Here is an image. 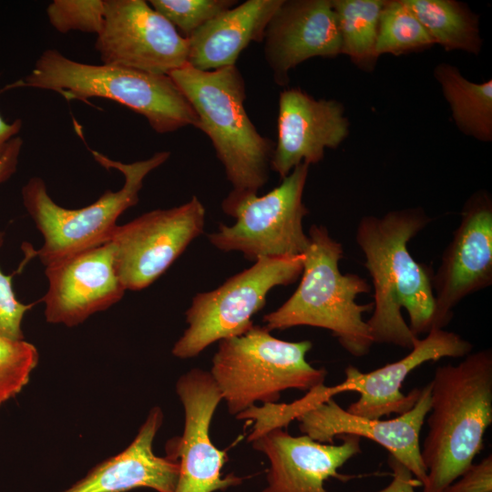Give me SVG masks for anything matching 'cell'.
<instances>
[{
	"label": "cell",
	"instance_id": "cell-14",
	"mask_svg": "<svg viewBox=\"0 0 492 492\" xmlns=\"http://www.w3.org/2000/svg\"><path fill=\"white\" fill-rule=\"evenodd\" d=\"M46 320L67 327L107 310L121 300L126 291L118 275L110 241L46 266Z\"/></svg>",
	"mask_w": 492,
	"mask_h": 492
},
{
	"label": "cell",
	"instance_id": "cell-19",
	"mask_svg": "<svg viewBox=\"0 0 492 492\" xmlns=\"http://www.w3.org/2000/svg\"><path fill=\"white\" fill-rule=\"evenodd\" d=\"M339 437L340 445L324 444L274 428L250 440L270 461L267 486L261 492H326L324 481L342 478L338 469L361 453L360 437Z\"/></svg>",
	"mask_w": 492,
	"mask_h": 492
},
{
	"label": "cell",
	"instance_id": "cell-3",
	"mask_svg": "<svg viewBox=\"0 0 492 492\" xmlns=\"http://www.w3.org/2000/svg\"><path fill=\"white\" fill-rule=\"evenodd\" d=\"M19 87L55 91L67 101L111 99L143 116L159 134L187 126L199 128L200 125L190 103L169 76L121 66L81 63L53 48L42 53L28 75L3 90Z\"/></svg>",
	"mask_w": 492,
	"mask_h": 492
},
{
	"label": "cell",
	"instance_id": "cell-9",
	"mask_svg": "<svg viewBox=\"0 0 492 492\" xmlns=\"http://www.w3.org/2000/svg\"><path fill=\"white\" fill-rule=\"evenodd\" d=\"M302 268L303 254L261 258L218 288L197 293L186 311L188 327L172 354L192 358L215 342L245 333L254 325L251 319L265 305L268 293L296 282Z\"/></svg>",
	"mask_w": 492,
	"mask_h": 492
},
{
	"label": "cell",
	"instance_id": "cell-25",
	"mask_svg": "<svg viewBox=\"0 0 492 492\" xmlns=\"http://www.w3.org/2000/svg\"><path fill=\"white\" fill-rule=\"evenodd\" d=\"M435 45L404 0H386L381 10L375 52L400 56Z\"/></svg>",
	"mask_w": 492,
	"mask_h": 492
},
{
	"label": "cell",
	"instance_id": "cell-8",
	"mask_svg": "<svg viewBox=\"0 0 492 492\" xmlns=\"http://www.w3.org/2000/svg\"><path fill=\"white\" fill-rule=\"evenodd\" d=\"M308 170V164H299L262 196L232 190L221 209L236 221L231 226L220 224L208 235L209 241L221 251H240L253 261L303 254L309 245L302 228L309 212L302 201Z\"/></svg>",
	"mask_w": 492,
	"mask_h": 492
},
{
	"label": "cell",
	"instance_id": "cell-7",
	"mask_svg": "<svg viewBox=\"0 0 492 492\" xmlns=\"http://www.w3.org/2000/svg\"><path fill=\"white\" fill-rule=\"evenodd\" d=\"M90 151L98 164L124 175L125 182L119 190H106L88 206L67 209L51 199L41 178H31L22 189L23 204L44 238L43 246L35 254L46 267L108 241L118 217L138 202L147 175L170 155L169 151H159L144 160L123 163L94 149Z\"/></svg>",
	"mask_w": 492,
	"mask_h": 492
},
{
	"label": "cell",
	"instance_id": "cell-16",
	"mask_svg": "<svg viewBox=\"0 0 492 492\" xmlns=\"http://www.w3.org/2000/svg\"><path fill=\"white\" fill-rule=\"evenodd\" d=\"M473 345L459 334L432 327L423 339H417L410 353L402 359L368 373L349 364L342 383L345 392H357L360 397L347 411L360 416L381 419L384 415H402L418 400L421 389L414 388L405 395L401 388L408 374L429 361L445 357H465Z\"/></svg>",
	"mask_w": 492,
	"mask_h": 492
},
{
	"label": "cell",
	"instance_id": "cell-1",
	"mask_svg": "<svg viewBox=\"0 0 492 492\" xmlns=\"http://www.w3.org/2000/svg\"><path fill=\"white\" fill-rule=\"evenodd\" d=\"M431 218L422 208L364 216L355 241L374 290L373 314L366 321L374 343L412 349L418 334L432 328L435 313L432 268L417 262L408 242Z\"/></svg>",
	"mask_w": 492,
	"mask_h": 492
},
{
	"label": "cell",
	"instance_id": "cell-23",
	"mask_svg": "<svg viewBox=\"0 0 492 492\" xmlns=\"http://www.w3.org/2000/svg\"><path fill=\"white\" fill-rule=\"evenodd\" d=\"M435 44L446 51L478 55L482 48L478 17L454 0H404Z\"/></svg>",
	"mask_w": 492,
	"mask_h": 492
},
{
	"label": "cell",
	"instance_id": "cell-30",
	"mask_svg": "<svg viewBox=\"0 0 492 492\" xmlns=\"http://www.w3.org/2000/svg\"><path fill=\"white\" fill-rule=\"evenodd\" d=\"M5 233L0 230V248L4 244ZM33 304H26L16 299L12 276L5 275L0 269V336L22 340V321Z\"/></svg>",
	"mask_w": 492,
	"mask_h": 492
},
{
	"label": "cell",
	"instance_id": "cell-24",
	"mask_svg": "<svg viewBox=\"0 0 492 492\" xmlns=\"http://www.w3.org/2000/svg\"><path fill=\"white\" fill-rule=\"evenodd\" d=\"M385 0H332L341 38V54L360 69L372 71L378 56L375 45Z\"/></svg>",
	"mask_w": 492,
	"mask_h": 492
},
{
	"label": "cell",
	"instance_id": "cell-21",
	"mask_svg": "<svg viewBox=\"0 0 492 492\" xmlns=\"http://www.w3.org/2000/svg\"><path fill=\"white\" fill-rule=\"evenodd\" d=\"M282 0H247L223 11L188 39V64L210 71L235 66L243 49L261 42L266 26Z\"/></svg>",
	"mask_w": 492,
	"mask_h": 492
},
{
	"label": "cell",
	"instance_id": "cell-27",
	"mask_svg": "<svg viewBox=\"0 0 492 492\" xmlns=\"http://www.w3.org/2000/svg\"><path fill=\"white\" fill-rule=\"evenodd\" d=\"M38 360L34 344L0 336V406L27 384Z\"/></svg>",
	"mask_w": 492,
	"mask_h": 492
},
{
	"label": "cell",
	"instance_id": "cell-11",
	"mask_svg": "<svg viewBox=\"0 0 492 492\" xmlns=\"http://www.w3.org/2000/svg\"><path fill=\"white\" fill-rule=\"evenodd\" d=\"M96 50L103 64L169 76L188 63L189 42L144 0H104Z\"/></svg>",
	"mask_w": 492,
	"mask_h": 492
},
{
	"label": "cell",
	"instance_id": "cell-4",
	"mask_svg": "<svg viewBox=\"0 0 492 492\" xmlns=\"http://www.w3.org/2000/svg\"><path fill=\"white\" fill-rule=\"evenodd\" d=\"M308 237L299 286L279 308L263 316L264 327L270 332L302 325L327 329L350 354L365 356L374 342L363 313L374 306L359 304L356 298L370 292L371 287L358 274L340 272L343 244L324 226L313 224Z\"/></svg>",
	"mask_w": 492,
	"mask_h": 492
},
{
	"label": "cell",
	"instance_id": "cell-20",
	"mask_svg": "<svg viewBox=\"0 0 492 492\" xmlns=\"http://www.w3.org/2000/svg\"><path fill=\"white\" fill-rule=\"evenodd\" d=\"M162 421L161 409L153 407L128 447L97 465L62 492H127L138 487L174 492L179 474L178 461L153 451Z\"/></svg>",
	"mask_w": 492,
	"mask_h": 492
},
{
	"label": "cell",
	"instance_id": "cell-5",
	"mask_svg": "<svg viewBox=\"0 0 492 492\" xmlns=\"http://www.w3.org/2000/svg\"><path fill=\"white\" fill-rule=\"evenodd\" d=\"M196 112L234 190L258 193L269 180L274 142L244 108L246 85L236 66L202 71L188 63L169 75Z\"/></svg>",
	"mask_w": 492,
	"mask_h": 492
},
{
	"label": "cell",
	"instance_id": "cell-28",
	"mask_svg": "<svg viewBox=\"0 0 492 492\" xmlns=\"http://www.w3.org/2000/svg\"><path fill=\"white\" fill-rule=\"evenodd\" d=\"M233 0H150V6L165 17L184 38L215 16L237 5Z\"/></svg>",
	"mask_w": 492,
	"mask_h": 492
},
{
	"label": "cell",
	"instance_id": "cell-15",
	"mask_svg": "<svg viewBox=\"0 0 492 492\" xmlns=\"http://www.w3.org/2000/svg\"><path fill=\"white\" fill-rule=\"evenodd\" d=\"M430 405L431 387L428 384L421 389L418 400L409 411L392 419L354 415L330 398L307 409L297 420L300 431L320 443L333 444L334 437L351 435L379 444L423 486L426 469L421 457L419 437Z\"/></svg>",
	"mask_w": 492,
	"mask_h": 492
},
{
	"label": "cell",
	"instance_id": "cell-2",
	"mask_svg": "<svg viewBox=\"0 0 492 492\" xmlns=\"http://www.w3.org/2000/svg\"><path fill=\"white\" fill-rule=\"evenodd\" d=\"M429 384L422 492H443L473 464L492 423L491 349L470 353L457 364L438 366Z\"/></svg>",
	"mask_w": 492,
	"mask_h": 492
},
{
	"label": "cell",
	"instance_id": "cell-32",
	"mask_svg": "<svg viewBox=\"0 0 492 492\" xmlns=\"http://www.w3.org/2000/svg\"><path fill=\"white\" fill-rule=\"evenodd\" d=\"M387 462L393 473L392 481L376 492H415V486H418L420 483L416 479H413L412 473L390 455Z\"/></svg>",
	"mask_w": 492,
	"mask_h": 492
},
{
	"label": "cell",
	"instance_id": "cell-12",
	"mask_svg": "<svg viewBox=\"0 0 492 492\" xmlns=\"http://www.w3.org/2000/svg\"><path fill=\"white\" fill-rule=\"evenodd\" d=\"M492 284V199L478 190L465 202L458 227L433 276L432 327L444 328L453 309L468 295Z\"/></svg>",
	"mask_w": 492,
	"mask_h": 492
},
{
	"label": "cell",
	"instance_id": "cell-13",
	"mask_svg": "<svg viewBox=\"0 0 492 492\" xmlns=\"http://www.w3.org/2000/svg\"><path fill=\"white\" fill-rule=\"evenodd\" d=\"M176 392L184 408V430L170 457L179 466L174 492H214L241 483L234 474L221 476L227 461L224 450L211 442L210 427L222 400L210 372L191 369L177 381Z\"/></svg>",
	"mask_w": 492,
	"mask_h": 492
},
{
	"label": "cell",
	"instance_id": "cell-18",
	"mask_svg": "<svg viewBox=\"0 0 492 492\" xmlns=\"http://www.w3.org/2000/svg\"><path fill=\"white\" fill-rule=\"evenodd\" d=\"M264 56L279 86L289 71L315 57L341 54V38L332 0H282L264 33Z\"/></svg>",
	"mask_w": 492,
	"mask_h": 492
},
{
	"label": "cell",
	"instance_id": "cell-33",
	"mask_svg": "<svg viewBox=\"0 0 492 492\" xmlns=\"http://www.w3.org/2000/svg\"><path fill=\"white\" fill-rule=\"evenodd\" d=\"M22 146L23 139L19 136L10 140L0 159V184L8 180L15 173Z\"/></svg>",
	"mask_w": 492,
	"mask_h": 492
},
{
	"label": "cell",
	"instance_id": "cell-17",
	"mask_svg": "<svg viewBox=\"0 0 492 492\" xmlns=\"http://www.w3.org/2000/svg\"><path fill=\"white\" fill-rule=\"evenodd\" d=\"M349 125L342 103L315 99L298 87L282 91L271 169L282 179L302 162H320L325 149H336L347 138Z\"/></svg>",
	"mask_w": 492,
	"mask_h": 492
},
{
	"label": "cell",
	"instance_id": "cell-22",
	"mask_svg": "<svg viewBox=\"0 0 492 492\" xmlns=\"http://www.w3.org/2000/svg\"><path fill=\"white\" fill-rule=\"evenodd\" d=\"M434 76L441 85L458 129L479 141H491L492 80L471 82L457 67L445 62L436 67Z\"/></svg>",
	"mask_w": 492,
	"mask_h": 492
},
{
	"label": "cell",
	"instance_id": "cell-31",
	"mask_svg": "<svg viewBox=\"0 0 492 492\" xmlns=\"http://www.w3.org/2000/svg\"><path fill=\"white\" fill-rule=\"evenodd\" d=\"M443 492H492V456L473 463Z\"/></svg>",
	"mask_w": 492,
	"mask_h": 492
},
{
	"label": "cell",
	"instance_id": "cell-29",
	"mask_svg": "<svg viewBox=\"0 0 492 492\" xmlns=\"http://www.w3.org/2000/svg\"><path fill=\"white\" fill-rule=\"evenodd\" d=\"M104 13V0H55L46 8L49 23L61 34L77 30L97 35Z\"/></svg>",
	"mask_w": 492,
	"mask_h": 492
},
{
	"label": "cell",
	"instance_id": "cell-10",
	"mask_svg": "<svg viewBox=\"0 0 492 492\" xmlns=\"http://www.w3.org/2000/svg\"><path fill=\"white\" fill-rule=\"evenodd\" d=\"M205 214L194 195L180 206L154 210L118 225L109 241L126 291L143 290L159 278L203 233Z\"/></svg>",
	"mask_w": 492,
	"mask_h": 492
},
{
	"label": "cell",
	"instance_id": "cell-34",
	"mask_svg": "<svg viewBox=\"0 0 492 492\" xmlns=\"http://www.w3.org/2000/svg\"><path fill=\"white\" fill-rule=\"evenodd\" d=\"M22 126L23 122L20 118L8 123L0 115V159L5 153L10 140L18 136Z\"/></svg>",
	"mask_w": 492,
	"mask_h": 492
},
{
	"label": "cell",
	"instance_id": "cell-6",
	"mask_svg": "<svg viewBox=\"0 0 492 492\" xmlns=\"http://www.w3.org/2000/svg\"><path fill=\"white\" fill-rule=\"evenodd\" d=\"M309 340L278 339L264 326L219 342L210 371L231 415L256 402L276 403L287 389L310 391L323 384L327 371L306 360Z\"/></svg>",
	"mask_w": 492,
	"mask_h": 492
},
{
	"label": "cell",
	"instance_id": "cell-26",
	"mask_svg": "<svg viewBox=\"0 0 492 492\" xmlns=\"http://www.w3.org/2000/svg\"><path fill=\"white\" fill-rule=\"evenodd\" d=\"M345 393L342 384L326 386L321 384L308 391L304 396L291 404H264L259 407L255 405L238 415V419L254 421L248 441L274 428L286 427L292 420L313 405L325 402L334 395Z\"/></svg>",
	"mask_w": 492,
	"mask_h": 492
}]
</instances>
